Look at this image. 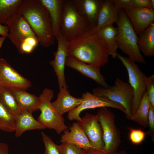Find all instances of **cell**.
Masks as SVG:
<instances>
[{
    "label": "cell",
    "mask_w": 154,
    "mask_h": 154,
    "mask_svg": "<svg viewBox=\"0 0 154 154\" xmlns=\"http://www.w3.org/2000/svg\"><path fill=\"white\" fill-rule=\"evenodd\" d=\"M68 56L84 63L100 67L109 61V54L103 38L91 32L68 42Z\"/></svg>",
    "instance_id": "6da1fadb"
},
{
    "label": "cell",
    "mask_w": 154,
    "mask_h": 154,
    "mask_svg": "<svg viewBox=\"0 0 154 154\" xmlns=\"http://www.w3.org/2000/svg\"><path fill=\"white\" fill-rule=\"evenodd\" d=\"M17 13L28 23L41 46L47 48L54 43L48 13L40 0H23Z\"/></svg>",
    "instance_id": "7a4b0ae2"
},
{
    "label": "cell",
    "mask_w": 154,
    "mask_h": 154,
    "mask_svg": "<svg viewBox=\"0 0 154 154\" xmlns=\"http://www.w3.org/2000/svg\"><path fill=\"white\" fill-rule=\"evenodd\" d=\"M116 24L118 48L135 62L145 64L144 58L137 46L139 37L124 10H119Z\"/></svg>",
    "instance_id": "3957f363"
},
{
    "label": "cell",
    "mask_w": 154,
    "mask_h": 154,
    "mask_svg": "<svg viewBox=\"0 0 154 154\" xmlns=\"http://www.w3.org/2000/svg\"><path fill=\"white\" fill-rule=\"evenodd\" d=\"M95 28L76 11L71 0H64L60 32L68 42Z\"/></svg>",
    "instance_id": "277c9868"
},
{
    "label": "cell",
    "mask_w": 154,
    "mask_h": 154,
    "mask_svg": "<svg viewBox=\"0 0 154 154\" xmlns=\"http://www.w3.org/2000/svg\"><path fill=\"white\" fill-rule=\"evenodd\" d=\"M92 92L96 96L105 97L122 105L125 110L126 118L130 120L134 92L128 83L117 78L113 85L108 88L101 86L94 88Z\"/></svg>",
    "instance_id": "5b68a950"
},
{
    "label": "cell",
    "mask_w": 154,
    "mask_h": 154,
    "mask_svg": "<svg viewBox=\"0 0 154 154\" xmlns=\"http://www.w3.org/2000/svg\"><path fill=\"white\" fill-rule=\"evenodd\" d=\"M53 91L45 88L39 97L40 103L39 110L40 113L37 120L45 128L53 129L58 134H60L68 127L65 123L62 115L60 114L52 106L51 100L54 96Z\"/></svg>",
    "instance_id": "8992f818"
},
{
    "label": "cell",
    "mask_w": 154,
    "mask_h": 154,
    "mask_svg": "<svg viewBox=\"0 0 154 154\" xmlns=\"http://www.w3.org/2000/svg\"><path fill=\"white\" fill-rule=\"evenodd\" d=\"M102 132L103 150L106 152L117 151L121 143L120 133L115 123V115L108 108L102 107L96 114Z\"/></svg>",
    "instance_id": "52a82bcc"
},
{
    "label": "cell",
    "mask_w": 154,
    "mask_h": 154,
    "mask_svg": "<svg viewBox=\"0 0 154 154\" xmlns=\"http://www.w3.org/2000/svg\"><path fill=\"white\" fill-rule=\"evenodd\" d=\"M116 57L126 68L128 75V83L133 90L134 96L131 109L132 114L136 111L143 96L146 92L145 83L146 75L135 62L129 57L123 56L118 53Z\"/></svg>",
    "instance_id": "ba28073f"
},
{
    "label": "cell",
    "mask_w": 154,
    "mask_h": 154,
    "mask_svg": "<svg viewBox=\"0 0 154 154\" xmlns=\"http://www.w3.org/2000/svg\"><path fill=\"white\" fill-rule=\"evenodd\" d=\"M81 98L82 100L81 103L68 114V118L70 121H80L81 118L80 114L83 111L98 108H114L119 110L126 114L125 109L122 105L111 101L105 97L97 96L90 92H87L82 94Z\"/></svg>",
    "instance_id": "9c48e42d"
},
{
    "label": "cell",
    "mask_w": 154,
    "mask_h": 154,
    "mask_svg": "<svg viewBox=\"0 0 154 154\" xmlns=\"http://www.w3.org/2000/svg\"><path fill=\"white\" fill-rule=\"evenodd\" d=\"M57 41V50L53 53L54 58L50 61V64L52 66L56 75L59 90L68 89L64 74V68L66 58L68 56V42L61 34L60 30L55 37Z\"/></svg>",
    "instance_id": "30bf717a"
},
{
    "label": "cell",
    "mask_w": 154,
    "mask_h": 154,
    "mask_svg": "<svg viewBox=\"0 0 154 154\" xmlns=\"http://www.w3.org/2000/svg\"><path fill=\"white\" fill-rule=\"evenodd\" d=\"M31 82L15 70L4 58H0V86L9 89L26 90Z\"/></svg>",
    "instance_id": "8fae6325"
},
{
    "label": "cell",
    "mask_w": 154,
    "mask_h": 154,
    "mask_svg": "<svg viewBox=\"0 0 154 154\" xmlns=\"http://www.w3.org/2000/svg\"><path fill=\"white\" fill-rule=\"evenodd\" d=\"M9 31L7 37L19 50L21 44L26 38L36 37L29 25L23 17L17 13L7 22Z\"/></svg>",
    "instance_id": "7c38bea8"
},
{
    "label": "cell",
    "mask_w": 154,
    "mask_h": 154,
    "mask_svg": "<svg viewBox=\"0 0 154 154\" xmlns=\"http://www.w3.org/2000/svg\"><path fill=\"white\" fill-rule=\"evenodd\" d=\"M78 122L93 147L103 150L102 132L97 115L86 113Z\"/></svg>",
    "instance_id": "4fadbf2b"
},
{
    "label": "cell",
    "mask_w": 154,
    "mask_h": 154,
    "mask_svg": "<svg viewBox=\"0 0 154 154\" xmlns=\"http://www.w3.org/2000/svg\"><path fill=\"white\" fill-rule=\"evenodd\" d=\"M124 10L137 35L154 22V9L131 7Z\"/></svg>",
    "instance_id": "5bb4252c"
},
{
    "label": "cell",
    "mask_w": 154,
    "mask_h": 154,
    "mask_svg": "<svg viewBox=\"0 0 154 154\" xmlns=\"http://www.w3.org/2000/svg\"><path fill=\"white\" fill-rule=\"evenodd\" d=\"M65 66L93 80L102 87L108 88L110 86L101 73L100 67L84 63L69 56L66 58Z\"/></svg>",
    "instance_id": "9a60e30c"
},
{
    "label": "cell",
    "mask_w": 154,
    "mask_h": 154,
    "mask_svg": "<svg viewBox=\"0 0 154 154\" xmlns=\"http://www.w3.org/2000/svg\"><path fill=\"white\" fill-rule=\"evenodd\" d=\"M76 11L96 27L103 0H71Z\"/></svg>",
    "instance_id": "2e32d148"
},
{
    "label": "cell",
    "mask_w": 154,
    "mask_h": 154,
    "mask_svg": "<svg viewBox=\"0 0 154 154\" xmlns=\"http://www.w3.org/2000/svg\"><path fill=\"white\" fill-rule=\"evenodd\" d=\"M69 129L70 131L67 129L63 131L60 140L62 143L73 144L86 150L94 148L78 121L73 123Z\"/></svg>",
    "instance_id": "e0dca14e"
},
{
    "label": "cell",
    "mask_w": 154,
    "mask_h": 154,
    "mask_svg": "<svg viewBox=\"0 0 154 154\" xmlns=\"http://www.w3.org/2000/svg\"><path fill=\"white\" fill-rule=\"evenodd\" d=\"M119 9L116 6L113 0H103L98 17L95 29L92 31L96 33L104 27L117 23Z\"/></svg>",
    "instance_id": "ac0fdd59"
},
{
    "label": "cell",
    "mask_w": 154,
    "mask_h": 154,
    "mask_svg": "<svg viewBox=\"0 0 154 154\" xmlns=\"http://www.w3.org/2000/svg\"><path fill=\"white\" fill-rule=\"evenodd\" d=\"M33 112L22 110L15 117V135L21 136L25 131L34 129H43L45 127L33 115Z\"/></svg>",
    "instance_id": "d6986e66"
},
{
    "label": "cell",
    "mask_w": 154,
    "mask_h": 154,
    "mask_svg": "<svg viewBox=\"0 0 154 154\" xmlns=\"http://www.w3.org/2000/svg\"><path fill=\"white\" fill-rule=\"evenodd\" d=\"M82 101L81 98H77L71 95L68 89L62 88L60 90L57 99L51 104L57 112L63 115L74 109Z\"/></svg>",
    "instance_id": "ffe728a7"
},
{
    "label": "cell",
    "mask_w": 154,
    "mask_h": 154,
    "mask_svg": "<svg viewBox=\"0 0 154 154\" xmlns=\"http://www.w3.org/2000/svg\"><path fill=\"white\" fill-rule=\"evenodd\" d=\"M46 8L55 37L60 29L64 0H40Z\"/></svg>",
    "instance_id": "44dd1931"
},
{
    "label": "cell",
    "mask_w": 154,
    "mask_h": 154,
    "mask_svg": "<svg viewBox=\"0 0 154 154\" xmlns=\"http://www.w3.org/2000/svg\"><path fill=\"white\" fill-rule=\"evenodd\" d=\"M11 90L21 111L33 112L39 110L40 103L39 97L29 93L24 90L17 88Z\"/></svg>",
    "instance_id": "7402d4cb"
},
{
    "label": "cell",
    "mask_w": 154,
    "mask_h": 154,
    "mask_svg": "<svg viewBox=\"0 0 154 154\" xmlns=\"http://www.w3.org/2000/svg\"><path fill=\"white\" fill-rule=\"evenodd\" d=\"M137 46L141 52L145 56L154 55V23L139 35Z\"/></svg>",
    "instance_id": "603a6c76"
},
{
    "label": "cell",
    "mask_w": 154,
    "mask_h": 154,
    "mask_svg": "<svg viewBox=\"0 0 154 154\" xmlns=\"http://www.w3.org/2000/svg\"><path fill=\"white\" fill-rule=\"evenodd\" d=\"M117 28L111 25L105 26L96 33L100 35L104 41L109 55L114 58L116 57L118 48L117 40Z\"/></svg>",
    "instance_id": "cb8c5ba5"
},
{
    "label": "cell",
    "mask_w": 154,
    "mask_h": 154,
    "mask_svg": "<svg viewBox=\"0 0 154 154\" xmlns=\"http://www.w3.org/2000/svg\"><path fill=\"white\" fill-rule=\"evenodd\" d=\"M0 103L15 118L22 111L10 89L1 87Z\"/></svg>",
    "instance_id": "d4e9b609"
},
{
    "label": "cell",
    "mask_w": 154,
    "mask_h": 154,
    "mask_svg": "<svg viewBox=\"0 0 154 154\" xmlns=\"http://www.w3.org/2000/svg\"><path fill=\"white\" fill-rule=\"evenodd\" d=\"M150 103L146 92L143 96L135 112L132 114L130 120L144 128L148 127V114Z\"/></svg>",
    "instance_id": "484cf974"
},
{
    "label": "cell",
    "mask_w": 154,
    "mask_h": 154,
    "mask_svg": "<svg viewBox=\"0 0 154 154\" xmlns=\"http://www.w3.org/2000/svg\"><path fill=\"white\" fill-rule=\"evenodd\" d=\"M23 1L0 0V23L6 25L7 22L18 13Z\"/></svg>",
    "instance_id": "4316f807"
},
{
    "label": "cell",
    "mask_w": 154,
    "mask_h": 154,
    "mask_svg": "<svg viewBox=\"0 0 154 154\" xmlns=\"http://www.w3.org/2000/svg\"><path fill=\"white\" fill-rule=\"evenodd\" d=\"M15 130V118L0 103V130L12 132Z\"/></svg>",
    "instance_id": "83f0119b"
},
{
    "label": "cell",
    "mask_w": 154,
    "mask_h": 154,
    "mask_svg": "<svg viewBox=\"0 0 154 154\" xmlns=\"http://www.w3.org/2000/svg\"><path fill=\"white\" fill-rule=\"evenodd\" d=\"M57 147L60 154H86V150L73 144L62 143Z\"/></svg>",
    "instance_id": "f1b7e54d"
},
{
    "label": "cell",
    "mask_w": 154,
    "mask_h": 154,
    "mask_svg": "<svg viewBox=\"0 0 154 154\" xmlns=\"http://www.w3.org/2000/svg\"><path fill=\"white\" fill-rule=\"evenodd\" d=\"M41 134L45 146L44 154H60L57 145L53 142L51 138L43 132H41Z\"/></svg>",
    "instance_id": "f546056e"
},
{
    "label": "cell",
    "mask_w": 154,
    "mask_h": 154,
    "mask_svg": "<svg viewBox=\"0 0 154 154\" xmlns=\"http://www.w3.org/2000/svg\"><path fill=\"white\" fill-rule=\"evenodd\" d=\"M129 129V138L132 143L138 145L141 144L144 141L146 134L142 129L131 127H130Z\"/></svg>",
    "instance_id": "4dcf8cb0"
},
{
    "label": "cell",
    "mask_w": 154,
    "mask_h": 154,
    "mask_svg": "<svg viewBox=\"0 0 154 154\" xmlns=\"http://www.w3.org/2000/svg\"><path fill=\"white\" fill-rule=\"evenodd\" d=\"M146 92L151 105L154 107V74L145 78Z\"/></svg>",
    "instance_id": "1f68e13d"
},
{
    "label": "cell",
    "mask_w": 154,
    "mask_h": 154,
    "mask_svg": "<svg viewBox=\"0 0 154 154\" xmlns=\"http://www.w3.org/2000/svg\"><path fill=\"white\" fill-rule=\"evenodd\" d=\"M131 7L154 9V0H131Z\"/></svg>",
    "instance_id": "d6a6232c"
},
{
    "label": "cell",
    "mask_w": 154,
    "mask_h": 154,
    "mask_svg": "<svg viewBox=\"0 0 154 154\" xmlns=\"http://www.w3.org/2000/svg\"><path fill=\"white\" fill-rule=\"evenodd\" d=\"M149 129L147 133L151 137L153 141L154 139V107L150 104L148 117Z\"/></svg>",
    "instance_id": "836d02e7"
},
{
    "label": "cell",
    "mask_w": 154,
    "mask_h": 154,
    "mask_svg": "<svg viewBox=\"0 0 154 154\" xmlns=\"http://www.w3.org/2000/svg\"><path fill=\"white\" fill-rule=\"evenodd\" d=\"M86 154H129L124 150L113 152H106L103 150H99L94 148H91L86 150Z\"/></svg>",
    "instance_id": "e575fe53"
},
{
    "label": "cell",
    "mask_w": 154,
    "mask_h": 154,
    "mask_svg": "<svg viewBox=\"0 0 154 154\" xmlns=\"http://www.w3.org/2000/svg\"><path fill=\"white\" fill-rule=\"evenodd\" d=\"M116 7L119 9L125 10L131 7V0H113Z\"/></svg>",
    "instance_id": "d590c367"
},
{
    "label": "cell",
    "mask_w": 154,
    "mask_h": 154,
    "mask_svg": "<svg viewBox=\"0 0 154 154\" xmlns=\"http://www.w3.org/2000/svg\"><path fill=\"white\" fill-rule=\"evenodd\" d=\"M9 31V28L7 25H3L0 23V35L7 37Z\"/></svg>",
    "instance_id": "8d00e7d4"
},
{
    "label": "cell",
    "mask_w": 154,
    "mask_h": 154,
    "mask_svg": "<svg viewBox=\"0 0 154 154\" xmlns=\"http://www.w3.org/2000/svg\"><path fill=\"white\" fill-rule=\"evenodd\" d=\"M0 154H10L9 147L6 143L0 142Z\"/></svg>",
    "instance_id": "74e56055"
},
{
    "label": "cell",
    "mask_w": 154,
    "mask_h": 154,
    "mask_svg": "<svg viewBox=\"0 0 154 154\" xmlns=\"http://www.w3.org/2000/svg\"><path fill=\"white\" fill-rule=\"evenodd\" d=\"M5 37L3 36H1L0 37V49L1 48L3 43L6 39Z\"/></svg>",
    "instance_id": "f35d334b"
},
{
    "label": "cell",
    "mask_w": 154,
    "mask_h": 154,
    "mask_svg": "<svg viewBox=\"0 0 154 154\" xmlns=\"http://www.w3.org/2000/svg\"><path fill=\"white\" fill-rule=\"evenodd\" d=\"M1 86H0V89L1 88Z\"/></svg>",
    "instance_id": "ab89813d"
}]
</instances>
